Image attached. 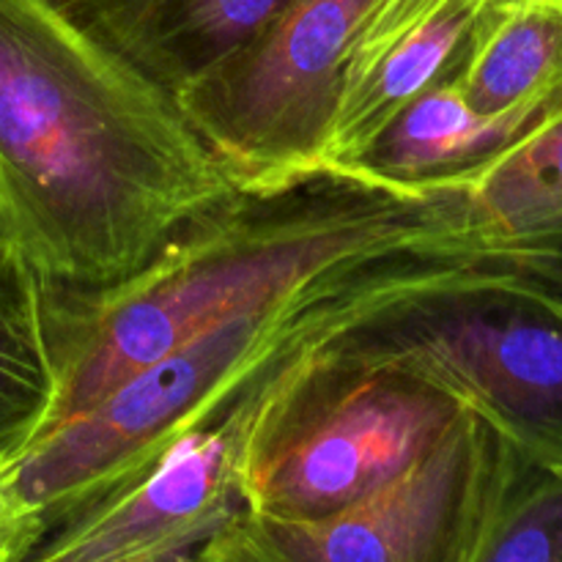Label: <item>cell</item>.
<instances>
[{
  "mask_svg": "<svg viewBox=\"0 0 562 562\" xmlns=\"http://www.w3.org/2000/svg\"><path fill=\"white\" fill-rule=\"evenodd\" d=\"M234 192L173 93L47 0H0V239L44 289L130 278Z\"/></svg>",
  "mask_w": 562,
  "mask_h": 562,
  "instance_id": "1",
  "label": "cell"
},
{
  "mask_svg": "<svg viewBox=\"0 0 562 562\" xmlns=\"http://www.w3.org/2000/svg\"><path fill=\"white\" fill-rule=\"evenodd\" d=\"M409 256L494 258L461 187L398 190L324 173L280 192H234L99 291H49L55 401L42 431L77 417L201 329Z\"/></svg>",
  "mask_w": 562,
  "mask_h": 562,
  "instance_id": "2",
  "label": "cell"
},
{
  "mask_svg": "<svg viewBox=\"0 0 562 562\" xmlns=\"http://www.w3.org/2000/svg\"><path fill=\"white\" fill-rule=\"evenodd\" d=\"M494 261L409 256L223 318L38 434L0 470V488L44 538L140 477L176 439L217 420L274 368L442 294Z\"/></svg>",
  "mask_w": 562,
  "mask_h": 562,
  "instance_id": "3",
  "label": "cell"
},
{
  "mask_svg": "<svg viewBox=\"0 0 562 562\" xmlns=\"http://www.w3.org/2000/svg\"><path fill=\"white\" fill-rule=\"evenodd\" d=\"M228 412L239 431L241 510L296 521L387 486L467 409L431 384L357 366L329 344L274 368Z\"/></svg>",
  "mask_w": 562,
  "mask_h": 562,
  "instance_id": "4",
  "label": "cell"
},
{
  "mask_svg": "<svg viewBox=\"0 0 562 562\" xmlns=\"http://www.w3.org/2000/svg\"><path fill=\"white\" fill-rule=\"evenodd\" d=\"M346 360L442 390L521 459L562 472V289L514 261L333 344Z\"/></svg>",
  "mask_w": 562,
  "mask_h": 562,
  "instance_id": "5",
  "label": "cell"
},
{
  "mask_svg": "<svg viewBox=\"0 0 562 562\" xmlns=\"http://www.w3.org/2000/svg\"><path fill=\"white\" fill-rule=\"evenodd\" d=\"M373 0H285L231 58L176 93L236 192L324 176L340 86Z\"/></svg>",
  "mask_w": 562,
  "mask_h": 562,
  "instance_id": "6",
  "label": "cell"
},
{
  "mask_svg": "<svg viewBox=\"0 0 562 562\" xmlns=\"http://www.w3.org/2000/svg\"><path fill=\"white\" fill-rule=\"evenodd\" d=\"M525 470L519 450L467 409L387 486L316 519L239 510L195 562H467Z\"/></svg>",
  "mask_w": 562,
  "mask_h": 562,
  "instance_id": "7",
  "label": "cell"
},
{
  "mask_svg": "<svg viewBox=\"0 0 562 562\" xmlns=\"http://www.w3.org/2000/svg\"><path fill=\"white\" fill-rule=\"evenodd\" d=\"M239 510V431L223 412L176 439L140 477L49 530L20 562H195Z\"/></svg>",
  "mask_w": 562,
  "mask_h": 562,
  "instance_id": "8",
  "label": "cell"
},
{
  "mask_svg": "<svg viewBox=\"0 0 562 562\" xmlns=\"http://www.w3.org/2000/svg\"><path fill=\"white\" fill-rule=\"evenodd\" d=\"M494 0H373L355 44L324 146V173L366 157L384 126L420 93L459 75Z\"/></svg>",
  "mask_w": 562,
  "mask_h": 562,
  "instance_id": "9",
  "label": "cell"
},
{
  "mask_svg": "<svg viewBox=\"0 0 562 562\" xmlns=\"http://www.w3.org/2000/svg\"><path fill=\"white\" fill-rule=\"evenodd\" d=\"M119 58L179 93L245 47L285 0H47Z\"/></svg>",
  "mask_w": 562,
  "mask_h": 562,
  "instance_id": "10",
  "label": "cell"
},
{
  "mask_svg": "<svg viewBox=\"0 0 562 562\" xmlns=\"http://www.w3.org/2000/svg\"><path fill=\"white\" fill-rule=\"evenodd\" d=\"M560 113L562 108L483 113L450 77L406 104L366 157L344 173L398 190L459 187L503 148Z\"/></svg>",
  "mask_w": 562,
  "mask_h": 562,
  "instance_id": "11",
  "label": "cell"
},
{
  "mask_svg": "<svg viewBox=\"0 0 562 562\" xmlns=\"http://www.w3.org/2000/svg\"><path fill=\"white\" fill-rule=\"evenodd\" d=\"M459 187L488 256L521 267L562 245V113L510 143Z\"/></svg>",
  "mask_w": 562,
  "mask_h": 562,
  "instance_id": "12",
  "label": "cell"
},
{
  "mask_svg": "<svg viewBox=\"0 0 562 562\" xmlns=\"http://www.w3.org/2000/svg\"><path fill=\"white\" fill-rule=\"evenodd\" d=\"M456 80L483 113L562 108V0H494Z\"/></svg>",
  "mask_w": 562,
  "mask_h": 562,
  "instance_id": "13",
  "label": "cell"
},
{
  "mask_svg": "<svg viewBox=\"0 0 562 562\" xmlns=\"http://www.w3.org/2000/svg\"><path fill=\"white\" fill-rule=\"evenodd\" d=\"M53 401L47 289L0 239V470L42 434Z\"/></svg>",
  "mask_w": 562,
  "mask_h": 562,
  "instance_id": "14",
  "label": "cell"
},
{
  "mask_svg": "<svg viewBox=\"0 0 562 562\" xmlns=\"http://www.w3.org/2000/svg\"><path fill=\"white\" fill-rule=\"evenodd\" d=\"M467 562H562V472L527 464Z\"/></svg>",
  "mask_w": 562,
  "mask_h": 562,
  "instance_id": "15",
  "label": "cell"
},
{
  "mask_svg": "<svg viewBox=\"0 0 562 562\" xmlns=\"http://www.w3.org/2000/svg\"><path fill=\"white\" fill-rule=\"evenodd\" d=\"M42 538L33 530H11L0 536V562H20Z\"/></svg>",
  "mask_w": 562,
  "mask_h": 562,
  "instance_id": "16",
  "label": "cell"
},
{
  "mask_svg": "<svg viewBox=\"0 0 562 562\" xmlns=\"http://www.w3.org/2000/svg\"><path fill=\"white\" fill-rule=\"evenodd\" d=\"M521 267L530 269V272H536L538 278L549 280V283L560 285L562 289V245L552 247V250H547V252H538V256H532V258H527Z\"/></svg>",
  "mask_w": 562,
  "mask_h": 562,
  "instance_id": "17",
  "label": "cell"
},
{
  "mask_svg": "<svg viewBox=\"0 0 562 562\" xmlns=\"http://www.w3.org/2000/svg\"><path fill=\"white\" fill-rule=\"evenodd\" d=\"M11 530H33L38 538H42L38 527H33L31 521H27L25 516L14 508V503L9 499V494L0 488V536H3V532H11Z\"/></svg>",
  "mask_w": 562,
  "mask_h": 562,
  "instance_id": "18",
  "label": "cell"
}]
</instances>
